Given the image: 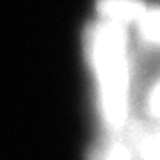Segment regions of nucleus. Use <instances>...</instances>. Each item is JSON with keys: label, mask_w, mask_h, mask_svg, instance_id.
Segmentation results:
<instances>
[{"label": "nucleus", "mask_w": 160, "mask_h": 160, "mask_svg": "<svg viewBox=\"0 0 160 160\" xmlns=\"http://www.w3.org/2000/svg\"><path fill=\"white\" fill-rule=\"evenodd\" d=\"M87 62L96 80V100L107 133H123L133 116V68L130 29L98 18L84 34Z\"/></svg>", "instance_id": "obj_1"}, {"label": "nucleus", "mask_w": 160, "mask_h": 160, "mask_svg": "<svg viewBox=\"0 0 160 160\" xmlns=\"http://www.w3.org/2000/svg\"><path fill=\"white\" fill-rule=\"evenodd\" d=\"M148 6L146 0H96L98 18L128 29L137 25Z\"/></svg>", "instance_id": "obj_2"}, {"label": "nucleus", "mask_w": 160, "mask_h": 160, "mask_svg": "<svg viewBox=\"0 0 160 160\" xmlns=\"http://www.w3.org/2000/svg\"><path fill=\"white\" fill-rule=\"evenodd\" d=\"M89 160H135L125 133H107L89 151Z\"/></svg>", "instance_id": "obj_3"}, {"label": "nucleus", "mask_w": 160, "mask_h": 160, "mask_svg": "<svg viewBox=\"0 0 160 160\" xmlns=\"http://www.w3.org/2000/svg\"><path fill=\"white\" fill-rule=\"evenodd\" d=\"M158 29H160V12L155 4H149L141 20L135 25L137 38L146 48H157L158 45Z\"/></svg>", "instance_id": "obj_4"}]
</instances>
